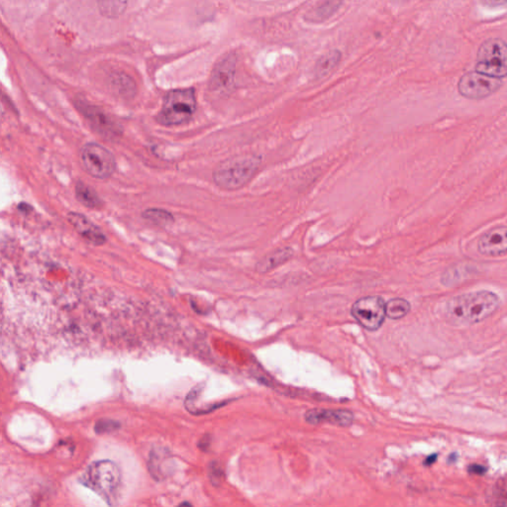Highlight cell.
<instances>
[{
  "label": "cell",
  "mask_w": 507,
  "mask_h": 507,
  "mask_svg": "<svg viewBox=\"0 0 507 507\" xmlns=\"http://www.w3.org/2000/svg\"><path fill=\"white\" fill-rule=\"evenodd\" d=\"M499 304L501 299L492 291H474L450 299L445 314L449 322L454 325H472L491 316Z\"/></svg>",
  "instance_id": "1"
},
{
  "label": "cell",
  "mask_w": 507,
  "mask_h": 507,
  "mask_svg": "<svg viewBox=\"0 0 507 507\" xmlns=\"http://www.w3.org/2000/svg\"><path fill=\"white\" fill-rule=\"evenodd\" d=\"M262 160L258 156L242 155L222 162L214 172L216 185L226 190L242 189L257 175Z\"/></svg>",
  "instance_id": "2"
},
{
  "label": "cell",
  "mask_w": 507,
  "mask_h": 507,
  "mask_svg": "<svg viewBox=\"0 0 507 507\" xmlns=\"http://www.w3.org/2000/svg\"><path fill=\"white\" fill-rule=\"evenodd\" d=\"M195 110L197 98L194 88L170 91L165 95L157 121L168 127L185 124L192 120Z\"/></svg>",
  "instance_id": "3"
},
{
  "label": "cell",
  "mask_w": 507,
  "mask_h": 507,
  "mask_svg": "<svg viewBox=\"0 0 507 507\" xmlns=\"http://www.w3.org/2000/svg\"><path fill=\"white\" fill-rule=\"evenodd\" d=\"M83 482L105 501L111 502L121 484L120 467L108 460L93 462L83 474Z\"/></svg>",
  "instance_id": "4"
},
{
  "label": "cell",
  "mask_w": 507,
  "mask_h": 507,
  "mask_svg": "<svg viewBox=\"0 0 507 507\" xmlns=\"http://www.w3.org/2000/svg\"><path fill=\"white\" fill-rule=\"evenodd\" d=\"M476 71L492 78L507 76V43L491 38L482 44L477 51Z\"/></svg>",
  "instance_id": "5"
},
{
  "label": "cell",
  "mask_w": 507,
  "mask_h": 507,
  "mask_svg": "<svg viewBox=\"0 0 507 507\" xmlns=\"http://www.w3.org/2000/svg\"><path fill=\"white\" fill-rule=\"evenodd\" d=\"M81 160L86 172L95 179H108L115 174V156L98 143L91 142L83 146L81 151Z\"/></svg>",
  "instance_id": "6"
},
{
  "label": "cell",
  "mask_w": 507,
  "mask_h": 507,
  "mask_svg": "<svg viewBox=\"0 0 507 507\" xmlns=\"http://www.w3.org/2000/svg\"><path fill=\"white\" fill-rule=\"evenodd\" d=\"M351 314L366 330H378L387 316L385 301L380 296H365L353 304Z\"/></svg>",
  "instance_id": "7"
},
{
  "label": "cell",
  "mask_w": 507,
  "mask_h": 507,
  "mask_svg": "<svg viewBox=\"0 0 507 507\" xmlns=\"http://www.w3.org/2000/svg\"><path fill=\"white\" fill-rule=\"evenodd\" d=\"M501 78L470 71L460 78L458 91L467 100H484L496 93L501 88Z\"/></svg>",
  "instance_id": "8"
},
{
  "label": "cell",
  "mask_w": 507,
  "mask_h": 507,
  "mask_svg": "<svg viewBox=\"0 0 507 507\" xmlns=\"http://www.w3.org/2000/svg\"><path fill=\"white\" fill-rule=\"evenodd\" d=\"M78 110L85 116L86 121L95 132L106 140H115L120 137L122 129L110 116L96 106L78 101Z\"/></svg>",
  "instance_id": "9"
},
{
  "label": "cell",
  "mask_w": 507,
  "mask_h": 507,
  "mask_svg": "<svg viewBox=\"0 0 507 507\" xmlns=\"http://www.w3.org/2000/svg\"><path fill=\"white\" fill-rule=\"evenodd\" d=\"M477 251L482 256L496 257L507 255V226H499L482 235L477 242Z\"/></svg>",
  "instance_id": "10"
},
{
  "label": "cell",
  "mask_w": 507,
  "mask_h": 507,
  "mask_svg": "<svg viewBox=\"0 0 507 507\" xmlns=\"http://www.w3.org/2000/svg\"><path fill=\"white\" fill-rule=\"evenodd\" d=\"M68 221L88 243L95 246H101L107 241L105 234L101 231L100 227L93 223L85 215L78 212H70L68 214Z\"/></svg>",
  "instance_id": "11"
},
{
  "label": "cell",
  "mask_w": 507,
  "mask_h": 507,
  "mask_svg": "<svg viewBox=\"0 0 507 507\" xmlns=\"http://www.w3.org/2000/svg\"><path fill=\"white\" fill-rule=\"evenodd\" d=\"M305 421L310 424L330 423L338 426H349L352 424L354 415L347 410L341 409H311L306 412Z\"/></svg>",
  "instance_id": "12"
},
{
  "label": "cell",
  "mask_w": 507,
  "mask_h": 507,
  "mask_svg": "<svg viewBox=\"0 0 507 507\" xmlns=\"http://www.w3.org/2000/svg\"><path fill=\"white\" fill-rule=\"evenodd\" d=\"M343 0H320L306 13L305 21L310 23H321L337 12Z\"/></svg>",
  "instance_id": "13"
},
{
  "label": "cell",
  "mask_w": 507,
  "mask_h": 507,
  "mask_svg": "<svg viewBox=\"0 0 507 507\" xmlns=\"http://www.w3.org/2000/svg\"><path fill=\"white\" fill-rule=\"evenodd\" d=\"M293 249L289 248V247L276 250L271 254L267 255L257 264L256 271L261 274L269 273L272 269L286 263L293 257Z\"/></svg>",
  "instance_id": "14"
},
{
  "label": "cell",
  "mask_w": 507,
  "mask_h": 507,
  "mask_svg": "<svg viewBox=\"0 0 507 507\" xmlns=\"http://www.w3.org/2000/svg\"><path fill=\"white\" fill-rule=\"evenodd\" d=\"M235 62L233 58L225 59L214 71L212 86L215 90H227L233 83Z\"/></svg>",
  "instance_id": "15"
},
{
  "label": "cell",
  "mask_w": 507,
  "mask_h": 507,
  "mask_svg": "<svg viewBox=\"0 0 507 507\" xmlns=\"http://www.w3.org/2000/svg\"><path fill=\"white\" fill-rule=\"evenodd\" d=\"M76 197L83 206L90 209H100L103 202L95 190L85 182L78 180L76 185Z\"/></svg>",
  "instance_id": "16"
},
{
  "label": "cell",
  "mask_w": 507,
  "mask_h": 507,
  "mask_svg": "<svg viewBox=\"0 0 507 507\" xmlns=\"http://www.w3.org/2000/svg\"><path fill=\"white\" fill-rule=\"evenodd\" d=\"M341 58L342 54L338 50L328 52L325 55L320 57L315 66L316 76L318 78H323L324 76L328 75L340 63Z\"/></svg>",
  "instance_id": "17"
},
{
  "label": "cell",
  "mask_w": 507,
  "mask_h": 507,
  "mask_svg": "<svg viewBox=\"0 0 507 507\" xmlns=\"http://www.w3.org/2000/svg\"><path fill=\"white\" fill-rule=\"evenodd\" d=\"M142 217L149 223L159 227L169 226L175 222V217L173 216V214L165 209H146L142 212Z\"/></svg>",
  "instance_id": "18"
},
{
  "label": "cell",
  "mask_w": 507,
  "mask_h": 507,
  "mask_svg": "<svg viewBox=\"0 0 507 507\" xmlns=\"http://www.w3.org/2000/svg\"><path fill=\"white\" fill-rule=\"evenodd\" d=\"M167 460V452L162 451L161 449L153 450L150 453L149 459V471L151 474L155 477L157 481L164 479L165 472L163 465L165 464Z\"/></svg>",
  "instance_id": "19"
},
{
  "label": "cell",
  "mask_w": 507,
  "mask_h": 507,
  "mask_svg": "<svg viewBox=\"0 0 507 507\" xmlns=\"http://www.w3.org/2000/svg\"><path fill=\"white\" fill-rule=\"evenodd\" d=\"M410 311V304L403 298L390 299L385 303V313L390 319H400L407 315Z\"/></svg>",
  "instance_id": "20"
},
{
  "label": "cell",
  "mask_w": 507,
  "mask_h": 507,
  "mask_svg": "<svg viewBox=\"0 0 507 507\" xmlns=\"http://www.w3.org/2000/svg\"><path fill=\"white\" fill-rule=\"evenodd\" d=\"M120 427V424L115 420L101 419L95 425V431L98 434H105L117 430Z\"/></svg>",
  "instance_id": "21"
},
{
  "label": "cell",
  "mask_w": 507,
  "mask_h": 507,
  "mask_svg": "<svg viewBox=\"0 0 507 507\" xmlns=\"http://www.w3.org/2000/svg\"><path fill=\"white\" fill-rule=\"evenodd\" d=\"M209 474L210 479H211L214 484H220L222 481V477H223V472H222L221 467H220L218 465L215 464V462L210 467Z\"/></svg>",
  "instance_id": "22"
},
{
  "label": "cell",
  "mask_w": 507,
  "mask_h": 507,
  "mask_svg": "<svg viewBox=\"0 0 507 507\" xmlns=\"http://www.w3.org/2000/svg\"><path fill=\"white\" fill-rule=\"evenodd\" d=\"M482 4L487 7H501L507 6V0H482Z\"/></svg>",
  "instance_id": "23"
},
{
  "label": "cell",
  "mask_w": 507,
  "mask_h": 507,
  "mask_svg": "<svg viewBox=\"0 0 507 507\" xmlns=\"http://www.w3.org/2000/svg\"><path fill=\"white\" fill-rule=\"evenodd\" d=\"M484 472H486L484 467L477 466V465L470 467V472H471V474H484Z\"/></svg>",
  "instance_id": "24"
},
{
  "label": "cell",
  "mask_w": 507,
  "mask_h": 507,
  "mask_svg": "<svg viewBox=\"0 0 507 507\" xmlns=\"http://www.w3.org/2000/svg\"><path fill=\"white\" fill-rule=\"evenodd\" d=\"M436 460H437V455L433 454L429 458H427L426 461H425V465H426V466H431L433 462H436Z\"/></svg>",
  "instance_id": "25"
}]
</instances>
